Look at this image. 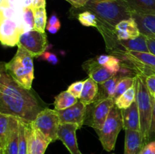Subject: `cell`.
<instances>
[{
  "instance_id": "obj_1",
  "label": "cell",
  "mask_w": 155,
  "mask_h": 154,
  "mask_svg": "<svg viewBox=\"0 0 155 154\" xmlns=\"http://www.w3.org/2000/svg\"><path fill=\"white\" fill-rule=\"evenodd\" d=\"M30 90L17 82L6 71L4 63L0 68V113L32 122L42 110Z\"/></svg>"
},
{
  "instance_id": "obj_2",
  "label": "cell",
  "mask_w": 155,
  "mask_h": 154,
  "mask_svg": "<svg viewBox=\"0 0 155 154\" xmlns=\"http://www.w3.org/2000/svg\"><path fill=\"white\" fill-rule=\"evenodd\" d=\"M82 8L95 14L100 22L111 29H115L120 21L132 18L131 11L123 0H89Z\"/></svg>"
},
{
  "instance_id": "obj_3",
  "label": "cell",
  "mask_w": 155,
  "mask_h": 154,
  "mask_svg": "<svg viewBox=\"0 0 155 154\" xmlns=\"http://www.w3.org/2000/svg\"><path fill=\"white\" fill-rule=\"evenodd\" d=\"M8 73L25 88L30 90L34 79L33 57L28 52L18 46L15 55L8 63H4Z\"/></svg>"
},
{
  "instance_id": "obj_4",
  "label": "cell",
  "mask_w": 155,
  "mask_h": 154,
  "mask_svg": "<svg viewBox=\"0 0 155 154\" xmlns=\"http://www.w3.org/2000/svg\"><path fill=\"white\" fill-rule=\"evenodd\" d=\"M136 77V102L140 115L141 132L143 136L145 144H147L148 143L154 98L146 85V77L139 74Z\"/></svg>"
},
{
  "instance_id": "obj_5",
  "label": "cell",
  "mask_w": 155,
  "mask_h": 154,
  "mask_svg": "<svg viewBox=\"0 0 155 154\" xmlns=\"http://www.w3.org/2000/svg\"><path fill=\"white\" fill-rule=\"evenodd\" d=\"M122 128H124V123L121 110L114 105L101 129L95 131L104 150L110 152L114 149L118 134Z\"/></svg>"
},
{
  "instance_id": "obj_6",
  "label": "cell",
  "mask_w": 155,
  "mask_h": 154,
  "mask_svg": "<svg viewBox=\"0 0 155 154\" xmlns=\"http://www.w3.org/2000/svg\"><path fill=\"white\" fill-rule=\"evenodd\" d=\"M32 124L51 142L58 140V131L61 125L58 112L56 110L42 109Z\"/></svg>"
},
{
  "instance_id": "obj_7",
  "label": "cell",
  "mask_w": 155,
  "mask_h": 154,
  "mask_svg": "<svg viewBox=\"0 0 155 154\" xmlns=\"http://www.w3.org/2000/svg\"><path fill=\"white\" fill-rule=\"evenodd\" d=\"M115 105L113 98H105L94 101L87 106L84 124L92 127L95 131L101 129L110 110Z\"/></svg>"
},
{
  "instance_id": "obj_8",
  "label": "cell",
  "mask_w": 155,
  "mask_h": 154,
  "mask_svg": "<svg viewBox=\"0 0 155 154\" xmlns=\"http://www.w3.org/2000/svg\"><path fill=\"white\" fill-rule=\"evenodd\" d=\"M18 46L28 51L33 57L42 56L47 49L48 40L45 32L33 30L25 32L20 36Z\"/></svg>"
},
{
  "instance_id": "obj_9",
  "label": "cell",
  "mask_w": 155,
  "mask_h": 154,
  "mask_svg": "<svg viewBox=\"0 0 155 154\" xmlns=\"http://www.w3.org/2000/svg\"><path fill=\"white\" fill-rule=\"evenodd\" d=\"M24 33L16 21L13 19H0V41L7 47L18 45L21 35Z\"/></svg>"
},
{
  "instance_id": "obj_10",
  "label": "cell",
  "mask_w": 155,
  "mask_h": 154,
  "mask_svg": "<svg viewBox=\"0 0 155 154\" xmlns=\"http://www.w3.org/2000/svg\"><path fill=\"white\" fill-rule=\"evenodd\" d=\"M87 106L79 100L75 104L64 110H58L61 124H74L81 128L84 125Z\"/></svg>"
},
{
  "instance_id": "obj_11",
  "label": "cell",
  "mask_w": 155,
  "mask_h": 154,
  "mask_svg": "<svg viewBox=\"0 0 155 154\" xmlns=\"http://www.w3.org/2000/svg\"><path fill=\"white\" fill-rule=\"evenodd\" d=\"M28 152L30 154H44L51 143L45 135L37 129L32 122L27 124Z\"/></svg>"
},
{
  "instance_id": "obj_12",
  "label": "cell",
  "mask_w": 155,
  "mask_h": 154,
  "mask_svg": "<svg viewBox=\"0 0 155 154\" xmlns=\"http://www.w3.org/2000/svg\"><path fill=\"white\" fill-rule=\"evenodd\" d=\"M79 126L74 124H61L58 131V140H61L71 154H83L79 149L77 144L76 131Z\"/></svg>"
},
{
  "instance_id": "obj_13",
  "label": "cell",
  "mask_w": 155,
  "mask_h": 154,
  "mask_svg": "<svg viewBox=\"0 0 155 154\" xmlns=\"http://www.w3.org/2000/svg\"><path fill=\"white\" fill-rule=\"evenodd\" d=\"M83 68L87 72L89 78L96 82L98 84L107 81L114 75L113 73L109 72L105 66L100 65L97 62L96 59L88 60L83 63Z\"/></svg>"
},
{
  "instance_id": "obj_14",
  "label": "cell",
  "mask_w": 155,
  "mask_h": 154,
  "mask_svg": "<svg viewBox=\"0 0 155 154\" xmlns=\"http://www.w3.org/2000/svg\"><path fill=\"white\" fill-rule=\"evenodd\" d=\"M145 145L143 136L140 131L125 130L124 154H139Z\"/></svg>"
},
{
  "instance_id": "obj_15",
  "label": "cell",
  "mask_w": 155,
  "mask_h": 154,
  "mask_svg": "<svg viewBox=\"0 0 155 154\" xmlns=\"http://www.w3.org/2000/svg\"><path fill=\"white\" fill-rule=\"evenodd\" d=\"M124 123V129L134 130L141 131L140 115L136 100L130 107L121 110Z\"/></svg>"
},
{
  "instance_id": "obj_16",
  "label": "cell",
  "mask_w": 155,
  "mask_h": 154,
  "mask_svg": "<svg viewBox=\"0 0 155 154\" xmlns=\"http://www.w3.org/2000/svg\"><path fill=\"white\" fill-rule=\"evenodd\" d=\"M19 119L9 116V131L5 154H19L18 149Z\"/></svg>"
},
{
  "instance_id": "obj_17",
  "label": "cell",
  "mask_w": 155,
  "mask_h": 154,
  "mask_svg": "<svg viewBox=\"0 0 155 154\" xmlns=\"http://www.w3.org/2000/svg\"><path fill=\"white\" fill-rule=\"evenodd\" d=\"M124 77L125 76L120 72H119L113 77L107 79V81L98 84V92L95 101H99V100L105 99V98H113L114 99L117 85L120 80Z\"/></svg>"
},
{
  "instance_id": "obj_18",
  "label": "cell",
  "mask_w": 155,
  "mask_h": 154,
  "mask_svg": "<svg viewBox=\"0 0 155 154\" xmlns=\"http://www.w3.org/2000/svg\"><path fill=\"white\" fill-rule=\"evenodd\" d=\"M132 18L136 21L142 34L155 38V15L132 13Z\"/></svg>"
},
{
  "instance_id": "obj_19",
  "label": "cell",
  "mask_w": 155,
  "mask_h": 154,
  "mask_svg": "<svg viewBox=\"0 0 155 154\" xmlns=\"http://www.w3.org/2000/svg\"><path fill=\"white\" fill-rule=\"evenodd\" d=\"M132 13L155 15V0H123Z\"/></svg>"
},
{
  "instance_id": "obj_20",
  "label": "cell",
  "mask_w": 155,
  "mask_h": 154,
  "mask_svg": "<svg viewBox=\"0 0 155 154\" xmlns=\"http://www.w3.org/2000/svg\"><path fill=\"white\" fill-rule=\"evenodd\" d=\"M119 44L124 50L137 52H150L147 43V36L141 33L138 37L127 40L119 41Z\"/></svg>"
},
{
  "instance_id": "obj_21",
  "label": "cell",
  "mask_w": 155,
  "mask_h": 154,
  "mask_svg": "<svg viewBox=\"0 0 155 154\" xmlns=\"http://www.w3.org/2000/svg\"><path fill=\"white\" fill-rule=\"evenodd\" d=\"M98 92V84L93 79L89 78L84 81L83 91L79 100L86 106H88L95 101Z\"/></svg>"
},
{
  "instance_id": "obj_22",
  "label": "cell",
  "mask_w": 155,
  "mask_h": 154,
  "mask_svg": "<svg viewBox=\"0 0 155 154\" xmlns=\"http://www.w3.org/2000/svg\"><path fill=\"white\" fill-rule=\"evenodd\" d=\"M78 101V98L71 95L68 90L61 92L54 98V110H61L71 107Z\"/></svg>"
},
{
  "instance_id": "obj_23",
  "label": "cell",
  "mask_w": 155,
  "mask_h": 154,
  "mask_svg": "<svg viewBox=\"0 0 155 154\" xmlns=\"http://www.w3.org/2000/svg\"><path fill=\"white\" fill-rule=\"evenodd\" d=\"M136 100V85L124 92L115 101V105L120 110H124L130 107Z\"/></svg>"
},
{
  "instance_id": "obj_24",
  "label": "cell",
  "mask_w": 155,
  "mask_h": 154,
  "mask_svg": "<svg viewBox=\"0 0 155 154\" xmlns=\"http://www.w3.org/2000/svg\"><path fill=\"white\" fill-rule=\"evenodd\" d=\"M9 131V116L0 113V154H5Z\"/></svg>"
},
{
  "instance_id": "obj_25",
  "label": "cell",
  "mask_w": 155,
  "mask_h": 154,
  "mask_svg": "<svg viewBox=\"0 0 155 154\" xmlns=\"http://www.w3.org/2000/svg\"><path fill=\"white\" fill-rule=\"evenodd\" d=\"M126 54L133 57L137 61L143 63L145 66L155 69V55L151 52H137V51H124Z\"/></svg>"
},
{
  "instance_id": "obj_26",
  "label": "cell",
  "mask_w": 155,
  "mask_h": 154,
  "mask_svg": "<svg viewBox=\"0 0 155 154\" xmlns=\"http://www.w3.org/2000/svg\"><path fill=\"white\" fill-rule=\"evenodd\" d=\"M27 124L28 122L19 119V134H18L19 154H28Z\"/></svg>"
},
{
  "instance_id": "obj_27",
  "label": "cell",
  "mask_w": 155,
  "mask_h": 154,
  "mask_svg": "<svg viewBox=\"0 0 155 154\" xmlns=\"http://www.w3.org/2000/svg\"><path fill=\"white\" fill-rule=\"evenodd\" d=\"M136 75V76L124 77L120 80L116 88V91H115L114 98V101H116V99H117L120 95H122L128 89H130V88L136 85V79H137Z\"/></svg>"
},
{
  "instance_id": "obj_28",
  "label": "cell",
  "mask_w": 155,
  "mask_h": 154,
  "mask_svg": "<svg viewBox=\"0 0 155 154\" xmlns=\"http://www.w3.org/2000/svg\"><path fill=\"white\" fill-rule=\"evenodd\" d=\"M34 11V30L45 32L47 26V14L45 8L33 9Z\"/></svg>"
},
{
  "instance_id": "obj_29",
  "label": "cell",
  "mask_w": 155,
  "mask_h": 154,
  "mask_svg": "<svg viewBox=\"0 0 155 154\" xmlns=\"http://www.w3.org/2000/svg\"><path fill=\"white\" fill-rule=\"evenodd\" d=\"M77 19L80 24L85 27H93L97 28L98 26V18L95 14L89 11L80 12L77 15Z\"/></svg>"
},
{
  "instance_id": "obj_30",
  "label": "cell",
  "mask_w": 155,
  "mask_h": 154,
  "mask_svg": "<svg viewBox=\"0 0 155 154\" xmlns=\"http://www.w3.org/2000/svg\"><path fill=\"white\" fill-rule=\"evenodd\" d=\"M115 29H116V30H128V31L131 32L133 33L135 38L138 37L141 34L140 31L139 30V27H138L137 23L135 21L134 18H130V19L124 20V21H120L119 24H117L116 27H115Z\"/></svg>"
},
{
  "instance_id": "obj_31",
  "label": "cell",
  "mask_w": 155,
  "mask_h": 154,
  "mask_svg": "<svg viewBox=\"0 0 155 154\" xmlns=\"http://www.w3.org/2000/svg\"><path fill=\"white\" fill-rule=\"evenodd\" d=\"M34 11L31 7L25 8L23 11V28L24 33L34 30Z\"/></svg>"
},
{
  "instance_id": "obj_32",
  "label": "cell",
  "mask_w": 155,
  "mask_h": 154,
  "mask_svg": "<svg viewBox=\"0 0 155 154\" xmlns=\"http://www.w3.org/2000/svg\"><path fill=\"white\" fill-rule=\"evenodd\" d=\"M104 66L109 72L113 73L114 75H116L119 72L121 68L120 59L115 55H110V58Z\"/></svg>"
},
{
  "instance_id": "obj_33",
  "label": "cell",
  "mask_w": 155,
  "mask_h": 154,
  "mask_svg": "<svg viewBox=\"0 0 155 154\" xmlns=\"http://www.w3.org/2000/svg\"><path fill=\"white\" fill-rule=\"evenodd\" d=\"M83 85H84V81H78L72 83L71 85L68 87V91L74 95L75 98L80 99V96H81L82 91H83Z\"/></svg>"
},
{
  "instance_id": "obj_34",
  "label": "cell",
  "mask_w": 155,
  "mask_h": 154,
  "mask_svg": "<svg viewBox=\"0 0 155 154\" xmlns=\"http://www.w3.org/2000/svg\"><path fill=\"white\" fill-rule=\"evenodd\" d=\"M0 19L6 18V19H14L16 14V8L15 7L9 6H0Z\"/></svg>"
},
{
  "instance_id": "obj_35",
  "label": "cell",
  "mask_w": 155,
  "mask_h": 154,
  "mask_svg": "<svg viewBox=\"0 0 155 154\" xmlns=\"http://www.w3.org/2000/svg\"><path fill=\"white\" fill-rule=\"evenodd\" d=\"M155 140V100L153 102L152 115H151V126L149 130V136H148V143Z\"/></svg>"
},
{
  "instance_id": "obj_36",
  "label": "cell",
  "mask_w": 155,
  "mask_h": 154,
  "mask_svg": "<svg viewBox=\"0 0 155 154\" xmlns=\"http://www.w3.org/2000/svg\"><path fill=\"white\" fill-rule=\"evenodd\" d=\"M42 60H46L49 63L52 65H56L58 63V58L57 56L53 53L49 52V51H45L43 54H42Z\"/></svg>"
},
{
  "instance_id": "obj_37",
  "label": "cell",
  "mask_w": 155,
  "mask_h": 154,
  "mask_svg": "<svg viewBox=\"0 0 155 154\" xmlns=\"http://www.w3.org/2000/svg\"><path fill=\"white\" fill-rule=\"evenodd\" d=\"M117 37L119 41L121 40H127V39H134V36L131 32L126 30H117Z\"/></svg>"
},
{
  "instance_id": "obj_38",
  "label": "cell",
  "mask_w": 155,
  "mask_h": 154,
  "mask_svg": "<svg viewBox=\"0 0 155 154\" xmlns=\"http://www.w3.org/2000/svg\"><path fill=\"white\" fill-rule=\"evenodd\" d=\"M139 154H155V140L145 144Z\"/></svg>"
},
{
  "instance_id": "obj_39",
  "label": "cell",
  "mask_w": 155,
  "mask_h": 154,
  "mask_svg": "<svg viewBox=\"0 0 155 154\" xmlns=\"http://www.w3.org/2000/svg\"><path fill=\"white\" fill-rule=\"evenodd\" d=\"M145 81L150 93L153 95L155 93V74L147 76L145 78Z\"/></svg>"
},
{
  "instance_id": "obj_40",
  "label": "cell",
  "mask_w": 155,
  "mask_h": 154,
  "mask_svg": "<svg viewBox=\"0 0 155 154\" xmlns=\"http://www.w3.org/2000/svg\"><path fill=\"white\" fill-rule=\"evenodd\" d=\"M75 8H82L84 7L89 0H65Z\"/></svg>"
},
{
  "instance_id": "obj_41",
  "label": "cell",
  "mask_w": 155,
  "mask_h": 154,
  "mask_svg": "<svg viewBox=\"0 0 155 154\" xmlns=\"http://www.w3.org/2000/svg\"><path fill=\"white\" fill-rule=\"evenodd\" d=\"M49 26H56V27H61V22L59 21L58 18L56 14H52L50 17L49 20H48V23H47L46 27H49Z\"/></svg>"
},
{
  "instance_id": "obj_42",
  "label": "cell",
  "mask_w": 155,
  "mask_h": 154,
  "mask_svg": "<svg viewBox=\"0 0 155 154\" xmlns=\"http://www.w3.org/2000/svg\"><path fill=\"white\" fill-rule=\"evenodd\" d=\"M147 43L150 52L155 55V38L147 37Z\"/></svg>"
},
{
  "instance_id": "obj_43",
  "label": "cell",
  "mask_w": 155,
  "mask_h": 154,
  "mask_svg": "<svg viewBox=\"0 0 155 154\" xmlns=\"http://www.w3.org/2000/svg\"><path fill=\"white\" fill-rule=\"evenodd\" d=\"M45 5H46V0H33L32 8L33 9L45 8Z\"/></svg>"
},
{
  "instance_id": "obj_44",
  "label": "cell",
  "mask_w": 155,
  "mask_h": 154,
  "mask_svg": "<svg viewBox=\"0 0 155 154\" xmlns=\"http://www.w3.org/2000/svg\"><path fill=\"white\" fill-rule=\"evenodd\" d=\"M109 58H110V55H100L98 57H97L96 60L100 65H102V66H104V65L107 63V62L108 61Z\"/></svg>"
},
{
  "instance_id": "obj_45",
  "label": "cell",
  "mask_w": 155,
  "mask_h": 154,
  "mask_svg": "<svg viewBox=\"0 0 155 154\" xmlns=\"http://www.w3.org/2000/svg\"><path fill=\"white\" fill-rule=\"evenodd\" d=\"M60 27H56V26H49V27H46V30L49 32L50 33H52V34H54V33H57L59 30H60Z\"/></svg>"
},
{
  "instance_id": "obj_46",
  "label": "cell",
  "mask_w": 155,
  "mask_h": 154,
  "mask_svg": "<svg viewBox=\"0 0 155 154\" xmlns=\"http://www.w3.org/2000/svg\"><path fill=\"white\" fill-rule=\"evenodd\" d=\"M23 5H24V8H28L31 7L32 4H33V0H22Z\"/></svg>"
},
{
  "instance_id": "obj_47",
  "label": "cell",
  "mask_w": 155,
  "mask_h": 154,
  "mask_svg": "<svg viewBox=\"0 0 155 154\" xmlns=\"http://www.w3.org/2000/svg\"><path fill=\"white\" fill-rule=\"evenodd\" d=\"M152 97H153V98H154V100H155V93L152 95Z\"/></svg>"
},
{
  "instance_id": "obj_48",
  "label": "cell",
  "mask_w": 155,
  "mask_h": 154,
  "mask_svg": "<svg viewBox=\"0 0 155 154\" xmlns=\"http://www.w3.org/2000/svg\"><path fill=\"white\" fill-rule=\"evenodd\" d=\"M28 154H30V152H28Z\"/></svg>"
}]
</instances>
